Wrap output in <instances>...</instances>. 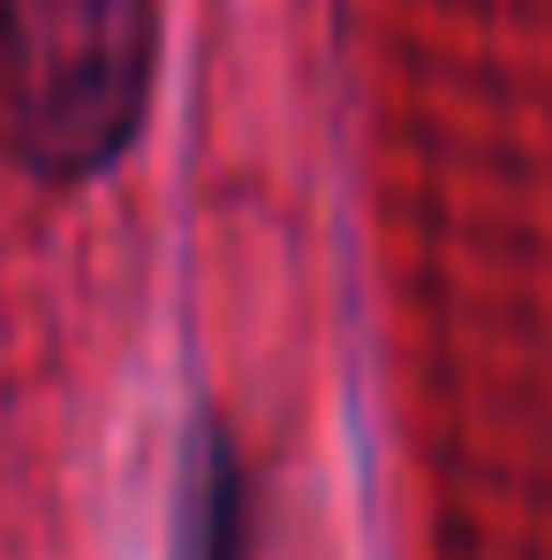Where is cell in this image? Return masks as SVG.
<instances>
[{"mask_svg": "<svg viewBox=\"0 0 552 560\" xmlns=\"http://www.w3.org/2000/svg\"><path fill=\"white\" fill-rule=\"evenodd\" d=\"M175 560H250V485L220 424H197L175 492Z\"/></svg>", "mask_w": 552, "mask_h": 560, "instance_id": "7a4b0ae2", "label": "cell"}, {"mask_svg": "<svg viewBox=\"0 0 552 560\" xmlns=\"http://www.w3.org/2000/svg\"><path fill=\"white\" fill-rule=\"evenodd\" d=\"M160 61L152 0H0V129L46 183L114 167Z\"/></svg>", "mask_w": 552, "mask_h": 560, "instance_id": "6da1fadb", "label": "cell"}]
</instances>
